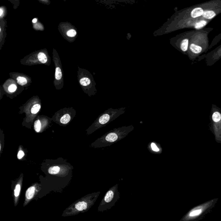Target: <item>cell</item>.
Returning <instances> with one entry per match:
<instances>
[{"instance_id": "6da1fadb", "label": "cell", "mask_w": 221, "mask_h": 221, "mask_svg": "<svg viewBox=\"0 0 221 221\" xmlns=\"http://www.w3.org/2000/svg\"><path fill=\"white\" fill-rule=\"evenodd\" d=\"M134 126L131 125L114 128L106 133L92 144L95 148L109 147L111 145L124 139L134 130Z\"/></svg>"}, {"instance_id": "7a4b0ae2", "label": "cell", "mask_w": 221, "mask_h": 221, "mask_svg": "<svg viewBox=\"0 0 221 221\" xmlns=\"http://www.w3.org/2000/svg\"><path fill=\"white\" fill-rule=\"evenodd\" d=\"M126 109V107H122L117 109L110 108L105 111L98 117L93 125L88 129V134H91L97 130L105 127L120 115L125 114Z\"/></svg>"}, {"instance_id": "3957f363", "label": "cell", "mask_w": 221, "mask_h": 221, "mask_svg": "<svg viewBox=\"0 0 221 221\" xmlns=\"http://www.w3.org/2000/svg\"><path fill=\"white\" fill-rule=\"evenodd\" d=\"M218 201V198H216L194 207L184 217L183 221L200 220L211 212Z\"/></svg>"}, {"instance_id": "277c9868", "label": "cell", "mask_w": 221, "mask_h": 221, "mask_svg": "<svg viewBox=\"0 0 221 221\" xmlns=\"http://www.w3.org/2000/svg\"><path fill=\"white\" fill-rule=\"evenodd\" d=\"M210 131L218 144H221V109L212 105L210 111Z\"/></svg>"}, {"instance_id": "5b68a950", "label": "cell", "mask_w": 221, "mask_h": 221, "mask_svg": "<svg viewBox=\"0 0 221 221\" xmlns=\"http://www.w3.org/2000/svg\"><path fill=\"white\" fill-rule=\"evenodd\" d=\"M147 149L152 154H161L163 152V148L159 143L155 141H151L148 144Z\"/></svg>"}, {"instance_id": "8992f818", "label": "cell", "mask_w": 221, "mask_h": 221, "mask_svg": "<svg viewBox=\"0 0 221 221\" xmlns=\"http://www.w3.org/2000/svg\"><path fill=\"white\" fill-rule=\"evenodd\" d=\"M44 121L43 120L38 119L34 122V128L36 132L40 133L43 129L44 126Z\"/></svg>"}, {"instance_id": "52a82bcc", "label": "cell", "mask_w": 221, "mask_h": 221, "mask_svg": "<svg viewBox=\"0 0 221 221\" xmlns=\"http://www.w3.org/2000/svg\"><path fill=\"white\" fill-rule=\"evenodd\" d=\"M203 10L201 8L197 7L192 10L191 13V16L192 18H196L203 15Z\"/></svg>"}, {"instance_id": "ba28073f", "label": "cell", "mask_w": 221, "mask_h": 221, "mask_svg": "<svg viewBox=\"0 0 221 221\" xmlns=\"http://www.w3.org/2000/svg\"><path fill=\"white\" fill-rule=\"evenodd\" d=\"M35 192V187H31L29 188L26 190V197L28 200H30L34 197Z\"/></svg>"}, {"instance_id": "9c48e42d", "label": "cell", "mask_w": 221, "mask_h": 221, "mask_svg": "<svg viewBox=\"0 0 221 221\" xmlns=\"http://www.w3.org/2000/svg\"><path fill=\"white\" fill-rule=\"evenodd\" d=\"M87 205L86 202H79L76 204L75 208L78 211H82L87 209Z\"/></svg>"}, {"instance_id": "30bf717a", "label": "cell", "mask_w": 221, "mask_h": 221, "mask_svg": "<svg viewBox=\"0 0 221 221\" xmlns=\"http://www.w3.org/2000/svg\"><path fill=\"white\" fill-rule=\"evenodd\" d=\"M71 116L69 115V114H65L63 115L61 117L60 121L61 124L65 125V124H67V123H69L70 120H71Z\"/></svg>"}, {"instance_id": "8fae6325", "label": "cell", "mask_w": 221, "mask_h": 221, "mask_svg": "<svg viewBox=\"0 0 221 221\" xmlns=\"http://www.w3.org/2000/svg\"><path fill=\"white\" fill-rule=\"evenodd\" d=\"M41 109V105L39 104H36L31 107L30 110V113L33 115L37 114Z\"/></svg>"}, {"instance_id": "7c38bea8", "label": "cell", "mask_w": 221, "mask_h": 221, "mask_svg": "<svg viewBox=\"0 0 221 221\" xmlns=\"http://www.w3.org/2000/svg\"><path fill=\"white\" fill-rule=\"evenodd\" d=\"M216 16V14L213 11H206L204 12L203 16L205 18L208 19H211Z\"/></svg>"}, {"instance_id": "4fadbf2b", "label": "cell", "mask_w": 221, "mask_h": 221, "mask_svg": "<svg viewBox=\"0 0 221 221\" xmlns=\"http://www.w3.org/2000/svg\"><path fill=\"white\" fill-rule=\"evenodd\" d=\"M190 49L193 53H195V54H198L200 53L202 51V48L201 46H198L196 44H192L190 45Z\"/></svg>"}, {"instance_id": "5bb4252c", "label": "cell", "mask_w": 221, "mask_h": 221, "mask_svg": "<svg viewBox=\"0 0 221 221\" xmlns=\"http://www.w3.org/2000/svg\"><path fill=\"white\" fill-rule=\"evenodd\" d=\"M60 171V168L59 167L53 166L51 167L48 169V172L51 174H56L58 173Z\"/></svg>"}, {"instance_id": "9a60e30c", "label": "cell", "mask_w": 221, "mask_h": 221, "mask_svg": "<svg viewBox=\"0 0 221 221\" xmlns=\"http://www.w3.org/2000/svg\"><path fill=\"white\" fill-rule=\"evenodd\" d=\"M114 197V193L112 190H109L106 193L105 197V201L107 203L111 202Z\"/></svg>"}, {"instance_id": "2e32d148", "label": "cell", "mask_w": 221, "mask_h": 221, "mask_svg": "<svg viewBox=\"0 0 221 221\" xmlns=\"http://www.w3.org/2000/svg\"><path fill=\"white\" fill-rule=\"evenodd\" d=\"M38 58L40 62H41L42 63H44L47 61V58L46 55L42 52L39 53L38 55Z\"/></svg>"}, {"instance_id": "e0dca14e", "label": "cell", "mask_w": 221, "mask_h": 221, "mask_svg": "<svg viewBox=\"0 0 221 221\" xmlns=\"http://www.w3.org/2000/svg\"><path fill=\"white\" fill-rule=\"evenodd\" d=\"M188 45V40L187 39H185L183 40L181 45V49L183 52H186L187 50Z\"/></svg>"}, {"instance_id": "ac0fdd59", "label": "cell", "mask_w": 221, "mask_h": 221, "mask_svg": "<svg viewBox=\"0 0 221 221\" xmlns=\"http://www.w3.org/2000/svg\"><path fill=\"white\" fill-rule=\"evenodd\" d=\"M207 24V22L205 20H201L196 23L195 25V29H199L204 27Z\"/></svg>"}, {"instance_id": "d6986e66", "label": "cell", "mask_w": 221, "mask_h": 221, "mask_svg": "<svg viewBox=\"0 0 221 221\" xmlns=\"http://www.w3.org/2000/svg\"><path fill=\"white\" fill-rule=\"evenodd\" d=\"M17 82L21 86H24L27 83V81L25 78L22 77H18L17 79Z\"/></svg>"}, {"instance_id": "ffe728a7", "label": "cell", "mask_w": 221, "mask_h": 221, "mask_svg": "<svg viewBox=\"0 0 221 221\" xmlns=\"http://www.w3.org/2000/svg\"><path fill=\"white\" fill-rule=\"evenodd\" d=\"M80 84L82 86H87L90 85V80L89 78L87 77L82 78L80 80Z\"/></svg>"}, {"instance_id": "44dd1931", "label": "cell", "mask_w": 221, "mask_h": 221, "mask_svg": "<svg viewBox=\"0 0 221 221\" xmlns=\"http://www.w3.org/2000/svg\"><path fill=\"white\" fill-rule=\"evenodd\" d=\"M62 72L61 69L59 67H56L55 70V77L57 80H59L62 77Z\"/></svg>"}, {"instance_id": "7402d4cb", "label": "cell", "mask_w": 221, "mask_h": 221, "mask_svg": "<svg viewBox=\"0 0 221 221\" xmlns=\"http://www.w3.org/2000/svg\"><path fill=\"white\" fill-rule=\"evenodd\" d=\"M20 184H18L16 186L15 190V197H18L20 194Z\"/></svg>"}, {"instance_id": "603a6c76", "label": "cell", "mask_w": 221, "mask_h": 221, "mask_svg": "<svg viewBox=\"0 0 221 221\" xmlns=\"http://www.w3.org/2000/svg\"><path fill=\"white\" fill-rule=\"evenodd\" d=\"M77 35V32L74 29H71L67 32V35L71 37H74Z\"/></svg>"}, {"instance_id": "cb8c5ba5", "label": "cell", "mask_w": 221, "mask_h": 221, "mask_svg": "<svg viewBox=\"0 0 221 221\" xmlns=\"http://www.w3.org/2000/svg\"><path fill=\"white\" fill-rule=\"evenodd\" d=\"M17 87L15 84H11L8 87V90L10 93H13L17 90Z\"/></svg>"}, {"instance_id": "d4e9b609", "label": "cell", "mask_w": 221, "mask_h": 221, "mask_svg": "<svg viewBox=\"0 0 221 221\" xmlns=\"http://www.w3.org/2000/svg\"><path fill=\"white\" fill-rule=\"evenodd\" d=\"M25 153L22 150H20L18 152V155H17V157H18V159H21L23 156H24Z\"/></svg>"}, {"instance_id": "484cf974", "label": "cell", "mask_w": 221, "mask_h": 221, "mask_svg": "<svg viewBox=\"0 0 221 221\" xmlns=\"http://www.w3.org/2000/svg\"><path fill=\"white\" fill-rule=\"evenodd\" d=\"M3 8H2V7H1V8H0V16H1V18H2L3 17Z\"/></svg>"}, {"instance_id": "4316f807", "label": "cell", "mask_w": 221, "mask_h": 221, "mask_svg": "<svg viewBox=\"0 0 221 221\" xmlns=\"http://www.w3.org/2000/svg\"><path fill=\"white\" fill-rule=\"evenodd\" d=\"M37 21V19L34 18V19L33 20V23H36V22Z\"/></svg>"}]
</instances>
